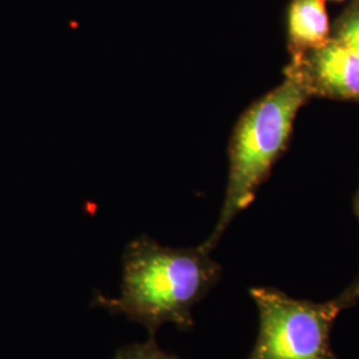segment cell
<instances>
[{
    "label": "cell",
    "instance_id": "1",
    "mask_svg": "<svg viewBox=\"0 0 359 359\" xmlns=\"http://www.w3.org/2000/svg\"><path fill=\"white\" fill-rule=\"evenodd\" d=\"M221 278V268L204 245L176 249L147 234L130 241L123 255L118 297L96 295V305L144 325L151 337L163 323L193 327L192 309Z\"/></svg>",
    "mask_w": 359,
    "mask_h": 359
},
{
    "label": "cell",
    "instance_id": "2",
    "mask_svg": "<svg viewBox=\"0 0 359 359\" xmlns=\"http://www.w3.org/2000/svg\"><path fill=\"white\" fill-rule=\"evenodd\" d=\"M310 99L292 76L252 104L233 129L229 142V176L217 224L204 243L213 250L236 216L252 204L261 184L286 148L295 116Z\"/></svg>",
    "mask_w": 359,
    "mask_h": 359
},
{
    "label": "cell",
    "instance_id": "3",
    "mask_svg": "<svg viewBox=\"0 0 359 359\" xmlns=\"http://www.w3.org/2000/svg\"><path fill=\"white\" fill-rule=\"evenodd\" d=\"M258 309L256 345L246 359H337L332 329L337 317L359 301L353 285L333 299H297L274 287H253Z\"/></svg>",
    "mask_w": 359,
    "mask_h": 359
},
{
    "label": "cell",
    "instance_id": "4",
    "mask_svg": "<svg viewBox=\"0 0 359 359\" xmlns=\"http://www.w3.org/2000/svg\"><path fill=\"white\" fill-rule=\"evenodd\" d=\"M285 76L297 79L310 97L359 102V56L334 39L322 47L292 56Z\"/></svg>",
    "mask_w": 359,
    "mask_h": 359
},
{
    "label": "cell",
    "instance_id": "5",
    "mask_svg": "<svg viewBox=\"0 0 359 359\" xmlns=\"http://www.w3.org/2000/svg\"><path fill=\"white\" fill-rule=\"evenodd\" d=\"M332 39L325 0H292L287 10V43L292 56L322 47Z\"/></svg>",
    "mask_w": 359,
    "mask_h": 359
},
{
    "label": "cell",
    "instance_id": "6",
    "mask_svg": "<svg viewBox=\"0 0 359 359\" xmlns=\"http://www.w3.org/2000/svg\"><path fill=\"white\" fill-rule=\"evenodd\" d=\"M332 39L359 56V0H354L338 18Z\"/></svg>",
    "mask_w": 359,
    "mask_h": 359
},
{
    "label": "cell",
    "instance_id": "7",
    "mask_svg": "<svg viewBox=\"0 0 359 359\" xmlns=\"http://www.w3.org/2000/svg\"><path fill=\"white\" fill-rule=\"evenodd\" d=\"M112 359H180L177 355L170 354L160 348L156 344L154 337L145 344H136L130 346L123 347L116 353Z\"/></svg>",
    "mask_w": 359,
    "mask_h": 359
},
{
    "label": "cell",
    "instance_id": "8",
    "mask_svg": "<svg viewBox=\"0 0 359 359\" xmlns=\"http://www.w3.org/2000/svg\"><path fill=\"white\" fill-rule=\"evenodd\" d=\"M355 213H357L359 219V191L358 193H357V197H355ZM351 285H353V287H354V290H355V293H357L359 298V274L358 277L355 278V281L351 283Z\"/></svg>",
    "mask_w": 359,
    "mask_h": 359
},
{
    "label": "cell",
    "instance_id": "9",
    "mask_svg": "<svg viewBox=\"0 0 359 359\" xmlns=\"http://www.w3.org/2000/svg\"><path fill=\"white\" fill-rule=\"evenodd\" d=\"M335 1H337V0H335ZM338 1H341V0H338Z\"/></svg>",
    "mask_w": 359,
    "mask_h": 359
}]
</instances>
